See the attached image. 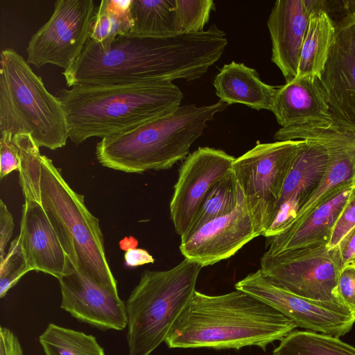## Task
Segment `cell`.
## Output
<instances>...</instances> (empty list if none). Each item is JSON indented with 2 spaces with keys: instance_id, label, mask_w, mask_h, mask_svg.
Returning a JSON list of instances; mask_svg holds the SVG:
<instances>
[{
  "instance_id": "1",
  "label": "cell",
  "mask_w": 355,
  "mask_h": 355,
  "mask_svg": "<svg viewBox=\"0 0 355 355\" xmlns=\"http://www.w3.org/2000/svg\"><path fill=\"white\" fill-rule=\"evenodd\" d=\"M225 33L216 24L198 33L163 38L117 37L102 47L89 39L78 59L62 74L71 87L148 80H193L223 55Z\"/></svg>"
},
{
  "instance_id": "2",
  "label": "cell",
  "mask_w": 355,
  "mask_h": 355,
  "mask_svg": "<svg viewBox=\"0 0 355 355\" xmlns=\"http://www.w3.org/2000/svg\"><path fill=\"white\" fill-rule=\"evenodd\" d=\"M19 159V182L25 200L44 209L71 263L92 279L117 288L98 219L87 208L52 160L41 155L29 134L12 137Z\"/></svg>"
},
{
  "instance_id": "3",
  "label": "cell",
  "mask_w": 355,
  "mask_h": 355,
  "mask_svg": "<svg viewBox=\"0 0 355 355\" xmlns=\"http://www.w3.org/2000/svg\"><path fill=\"white\" fill-rule=\"evenodd\" d=\"M296 327L288 318L242 291L219 295L196 291L164 343L169 348L257 346L266 350Z\"/></svg>"
},
{
  "instance_id": "4",
  "label": "cell",
  "mask_w": 355,
  "mask_h": 355,
  "mask_svg": "<svg viewBox=\"0 0 355 355\" xmlns=\"http://www.w3.org/2000/svg\"><path fill=\"white\" fill-rule=\"evenodd\" d=\"M56 96L66 114L69 138L78 145L167 115L180 106L183 94L172 81L148 80L74 85Z\"/></svg>"
},
{
  "instance_id": "5",
  "label": "cell",
  "mask_w": 355,
  "mask_h": 355,
  "mask_svg": "<svg viewBox=\"0 0 355 355\" xmlns=\"http://www.w3.org/2000/svg\"><path fill=\"white\" fill-rule=\"evenodd\" d=\"M227 104L180 105L174 112L133 129L102 138L96 156L103 166L125 173L169 169L185 159L193 142Z\"/></svg>"
},
{
  "instance_id": "6",
  "label": "cell",
  "mask_w": 355,
  "mask_h": 355,
  "mask_svg": "<svg viewBox=\"0 0 355 355\" xmlns=\"http://www.w3.org/2000/svg\"><path fill=\"white\" fill-rule=\"evenodd\" d=\"M0 65V132L29 134L39 148L65 146L69 128L58 98L15 50L1 51Z\"/></svg>"
},
{
  "instance_id": "7",
  "label": "cell",
  "mask_w": 355,
  "mask_h": 355,
  "mask_svg": "<svg viewBox=\"0 0 355 355\" xmlns=\"http://www.w3.org/2000/svg\"><path fill=\"white\" fill-rule=\"evenodd\" d=\"M202 267L184 259L166 270H146L125 302L128 355H150L196 292Z\"/></svg>"
},
{
  "instance_id": "8",
  "label": "cell",
  "mask_w": 355,
  "mask_h": 355,
  "mask_svg": "<svg viewBox=\"0 0 355 355\" xmlns=\"http://www.w3.org/2000/svg\"><path fill=\"white\" fill-rule=\"evenodd\" d=\"M302 142H257L232 164V171L260 236L272 223L286 178Z\"/></svg>"
},
{
  "instance_id": "9",
  "label": "cell",
  "mask_w": 355,
  "mask_h": 355,
  "mask_svg": "<svg viewBox=\"0 0 355 355\" xmlns=\"http://www.w3.org/2000/svg\"><path fill=\"white\" fill-rule=\"evenodd\" d=\"M260 270L276 285L293 294L345 307L335 294L340 270L336 249H329L327 243L274 254L264 252Z\"/></svg>"
},
{
  "instance_id": "10",
  "label": "cell",
  "mask_w": 355,
  "mask_h": 355,
  "mask_svg": "<svg viewBox=\"0 0 355 355\" xmlns=\"http://www.w3.org/2000/svg\"><path fill=\"white\" fill-rule=\"evenodd\" d=\"M96 10L93 0L56 1L49 19L28 43V64L37 68L47 64L69 68L90 37Z\"/></svg>"
},
{
  "instance_id": "11",
  "label": "cell",
  "mask_w": 355,
  "mask_h": 355,
  "mask_svg": "<svg viewBox=\"0 0 355 355\" xmlns=\"http://www.w3.org/2000/svg\"><path fill=\"white\" fill-rule=\"evenodd\" d=\"M274 139L317 141L325 146L329 154L328 168L319 187L291 225L304 217L338 187L355 182V125L332 115L324 121L281 128L275 133Z\"/></svg>"
},
{
  "instance_id": "12",
  "label": "cell",
  "mask_w": 355,
  "mask_h": 355,
  "mask_svg": "<svg viewBox=\"0 0 355 355\" xmlns=\"http://www.w3.org/2000/svg\"><path fill=\"white\" fill-rule=\"evenodd\" d=\"M291 320L297 327L339 337L350 331L355 314L345 307L309 300L276 285L260 269L234 285Z\"/></svg>"
},
{
  "instance_id": "13",
  "label": "cell",
  "mask_w": 355,
  "mask_h": 355,
  "mask_svg": "<svg viewBox=\"0 0 355 355\" xmlns=\"http://www.w3.org/2000/svg\"><path fill=\"white\" fill-rule=\"evenodd\" d=\"M234 159L210 147H199L184 159L170 202L171 218L181 240L188 235L209 191L232 169Z\"/></svg>"
},
{
  "instance_id": "14",
  "label": "cell",
  "mask_w": 355,
  "mask_h": 355,
  "mask_svg": "<svg viewBox=\"0 0 355 355\" xmlns=\"http://www.w3.org/2000/svg\"><path fill=\"white\" fill-rule=\"evenodd\" d=\"M58 280L60 308L73 318L103 330L127 327L125 303L119 297L117 288L92 279L68 257L64 272Z\"/></svg>"
},
{
  "instance_id": "15",
  "label": "cell",
  "mask_w": 355,
  "mask_h": 355,
  "mask_svg": "<svg viewBox=\"0 0 355 355\" xmlns=\"http://www.w3.org/2000/svg\"><path fill=\"white\" fill-rule=\"evenodd\" d=\"M259 236L243 196L230 214L205 223L181 240L180 250L184 259L203 268L229 259Z\"/></svg>"
},
{
  "instance_id": "16",
  "label": "cell",
  "mask_w": 355,
  "mask_h": 355,
  "mask_svg": "<svg viewBox=\"0 0 355 355\" xmlns=\"http://www.w3.org/2000/svg\"><path fill=\"white\" fill-rule=\"evenodd\" d=\"M331 114L355 125V9L336 24L335 37L320 78Z\"/></svg>"
},
{
  "instance_id": "17",
  "label": "cell",
  "mask_w": 355,
  "mask_h": 355,
  "mask_svg": "<svg viewBox=\"0 0 355 355\" xmlns=\"http://www.w3.org/2000/svg\"><path fill=\"white\" fill-rule=\"evenodd\" d=\"M329 165L325 146L303 139L286 178L272 223L263 236H274L286 229L319 187Z\"/></svg>"
},
{
  "instance_id": "18",
  "label": "cell",
  "mask_w": 355,
  "mask_h": 355,
  "mask_svg": "<svg viewBox=\"0 0 355 355\" xmlns=\"http://www.w3.org/2000/svg\"><path fill=\"white\" fill-rule=\"evenodd\" d=\"M327 3L320 0H278L275 3L267 21L272 42L271 60L286 83L297 75L301 49L312 12L327 10Z\"/></svg>"
},
{
  "instance_id": "19",
  "label": "cell",
  "mask_w": 355,
  "mask_h": 355,
  "mask_svg": "<svg viewBox=\"0 0 355 355\" xmlns=\"http://www.w3.org/2000/svg\"><path fill=\"white\" fill-rule=\"evenodd\" d=\"M355 182L342 185L329 193L319 205L281 233L267 238L265 252L274 254L287 250L327 243Z\"/></svg>"
},
{
  "instance_id": "20",
  "label": "cell",
  "mask_w": 355,
  "mask_h": 355,
  "mask_svg": "<svg viewBox=\"0 0 355 355\" xmlns=\"http://www.w3.org/2000/svg\"><path fill=\"white\" fill-rule=\"evenodd\" d=\"M18 235L31 270L59 279L64 272L67 256L42 206L25 200Z\"/></svg>"
},
{
  "instance_id": "21",
  "label": "cell",
  "mask_w": 355,
  "mask_h": 355,
  "mask_svg": "<svg viewBox=\"0 0 355 355\" xmlns=\"http://www.w3.org/2000/svg\"><path fill=\"white\" fill-rule=\"evenodd\" d=\"M282 128L329 120L332 114L320 80L296 77L277 87L272 111Z\"/></svg>"
},
{
  "instance_id": "22",
  "label": "cell",
  "mask_w": 355,
  "mask_h": 355,
  "mask_svg": "<svg viewBox=\"0 0 355 355\" xmlns=\"http://www.w3.org/2000/svg\"><path fill=\"white\" fill-rule=\"evenodd\" d=\"M220 101L241 103L252 109L272 111L277 87L263 83L258 72L243 63L224 64L214 80Z\"/></svg>"
},
{
  "instance_id": "23",
  "label": "cell",
  "mask_w": 355,
  "mask_h": 355,
  "mask_svg": "<svg viewBox=\"0 0 355 355\" xmlns=\"http://www.w3.org/2000/svg\"><path fill=\"white\" fill-rule=\"evenodd\" d=\"M336 31V24L325 9L312 12L302 43L297 75L319 79L327 63Z\"/></svg>"
},
{
  "instance_id": "24",
  "label": "cell",
  "mask_w": 355,
  "mask_h": 355,
  "mask_svg": "<svg viewBox=\"0 0 355 355\" xmlns=\"http://www.w3.org/2000/svg\"><path fill=\"white\" fill-rule=\"evenodd\" d=\"M175 0H132V26L126 35L163 38L180 35L175 26Z\"/></svg>"
},
{
  "instance_id": "25",
  "label": "cell",
  "mask_w": 355,
  "mask_h": 355,
  "mask_svg": "<svg viewBox=\"0 0 355 355\" xmlns=\"http://www.w3.org/2000/svg\"><path fill=\"white\" fill-rule=\"evenodd\" d=\"M272 355H355V347L338 337L314 331H291Z\"/></svg>"
},
{
  "instance_id": "26",
  "label": "cell",
  "mask_w": 355,
  "mask_h": 355,
  "mask_svg": "<svg viewBox=\"0 0 355 355\" xmlns=\"http://www.w3.org/2000/svg\"><path fill=\"white\" fill-rule=\"evenodd\" d=\"M131 1L102 0L97 8L89 39L104 47L117 37L128 35L132 26Z\"/></svg>"
},
{
  "instance_id": "27",
  "label": "cell",
  "mask_w": 355,
  "mask_h": 355,
  "mask_svg": "<svg viewBox=\"0 0 355 355\" xmlns=\"http://www.w3.org/2000/svg\"><path fill=\"white\" fill-rule=\"evenodd\" d=\"M46 355H105L90 334L49 323L39 337Z\"/></svg>"
},
{
  "instance_id": "28",
  "label": "cell",
  "mask_w": 355,
  "mask_h": 355,
  "mask_svg": "<svg viewBox=\"0 0 355 355\" xmlns=\"http://www.w3.org/2000/svg\"><path fill=\"white\" fill-rule=\"evenodd\" d=\"M242 198V192L231 169L209 191L187 237L205 223L230 214Z\"/></svg>"
},
{
  "instance_id": "29",
  "label": "cell",
  "mask_w": 355,
  "mask_h": 355,
  "mask_svg": "<svg viewBox=\"0 0 355 355\" xmlns=\"http://www.w3.org/2000/svg\"><path fill=\"white\" fill-rule=\"evenodd\" d=\"M214 6L211 0H175L177 33L187 34L203 31Z\"/></svg>"
},
{
  "instance_id": "30",
  "label": "cell",
  "mask_w": 355,
  "mask_h": 355,
  "mask_svg": "<svg viewBox=\"0 0 355 355\" xmlns=\"http://www.w3.org/2000/svg\"><path fill=\"white\" fill-rule=\"evenodd\" d=\"M31 269L18 236L12 241L8 252L0 261V297H3Z\"/></svg>"
},
{
  "instance_id": "31",
  "label": "cell",
  "mask_w": 355,
  "mask_h": 355,
  "mask_svg": "<svg viewBox=\"0 0 355 355\" xmlns=\"http://www.w3.org/2000/svg\"><path fill=\"white\" fill-rule=\"evenodd\" d=\"M335 294L338 302L355 314V263L350 261L339 271Z\"/></svg>"
},
{
  "instance_id": "32",
  "label": "cell",
  "mask_w": 355,
  "mask_h": 355,
  "mask_svg": "<svg viewBox=\"0 0 355 355\" xmlns=\"http://www.w3.org/2000/svg\"><path fill=\"white\" fill-rule=\"evenodd\" d=\"M355 226V186L343 207L332 230L327 247L333 249L341 239Z\"/></svg>"
},
{
  "instance_id": "33",
  "label": "cell",
  "mask_w": 355,
  "mask_h": 355,
  "mask_svg": "<svg viewBox=\"0 0 355 355\" xmlns=\"http://www.w3.org/2000/svg\"><path fill=\"white\" fill-rule=\"evenodd\" d=\"M19 168V159L12 141V135L1 132L0 139V179Z\"/></svg>"
},
{
  "instance_id": "34",
  "label": "cell",
  "mask_w": 355,
  "mask_h": 355,
  "mask_svg": "<svg viewBox=\"0 0 355 355\" xmlns=\"http://www.w3.org/2000/svg\"><path fill=\"white\" fill-rule=\"evenodd\" d=\"M14 229L13 218L2 200H0V261L6 256V248Z\"/></svg>"
},
{
  "instance_id": "35",
  "label": "cell",
  "mask_w": 355,
  "mask_h": 355,
  "mask_svg": "<svg viewBox=\"0 0 355 355\" xmlns=\"http://www.w3.org/2000/svg\"><path fill=\"white\" fill-rule=\"evenodd\" d=\"M335 249L338 264L341 269L355 257V226L341 239Z\"/></svg>"
},
{
  "instance_id": "36",
  "label": "cell",
  "mask_w": 355,
  "mask_h": 355,
  "mask_svg": "<svg viewBox=\"0 0 355 355\" xmlns=\"http://www.w3.org/2000/svg\"><path fill=\"white\" fill-rule=\"evenodd\" d=\"M0 355H24L17 336L8 328H0Z\"/></svg>"
},
{
  "instance_id": "37",
  "label": "cell",
  "mask_w": 355,
  "mask_h": 355,
  "mask_svg": "<svg viewBox=\"0 0 355 355\" xmlns=\"http://www.w3.org/2000/svg\"><path fill=\"white\" fill-rule=\"evenodd\" d=\"M125 265L136 267L154 262L153 257L145 250L130 248L124 255Z\"/></svg>"
},
{
  "instance_id": "38",
  "label": "cell",
  "mask_w": 355,
  "mask_h": 355,
  "mask_svg": "<svg viewBox=\"0 0 355 355\" xmlns=\"http://www.w3.org/2000/svg\"><path fill=\"white\" fill-rule=\"evenodd\" d=\"M348 3L351 4V6H353L354 8L355 9V1H348Z\"/></svg>"
},
{
  "instance_id": "39",
  "label": "cell",
  "mask_w": 355,
  "mask_h": 355,
  "mask_svg": "<svg viewBox=\"0 0 355 355\" xmlns=\"http://www.w3.org/2000/svg\"><path fill=\"white\" fill-rule=\"evenodd\" d=\"M352 261H354L355 263V257L353 259Z\"/></svg>"
}]
</instances>
